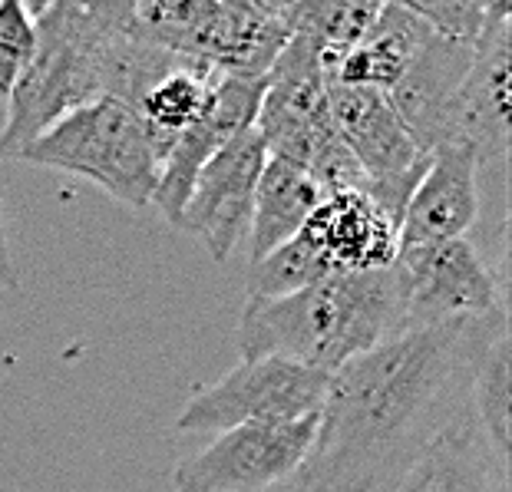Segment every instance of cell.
Here are the masks:
<instances>
[{
    "label": "cell",
    "mask_w": 512,
    "mask_h": 492,
    "mask_svg": "<svg viewBox=\"0 0 512 492\" xmlns=\"http://www.w3.org/2000/svg\"><path fill=\"white\" fill-rule=\"evenodd\" d=\"M30 17L37 27V50L7 100L0 159H17V152L53 123L103 96V4H34Z\"/></svg>",
    "instance_id": "3"
},
{
    "label": "cell",
    "mask_w": 512,
    "mask_h": 492,
    "mask_svg": "<svg viewBox=\"0 0 512 492\" xmlns=\"http://www.w3.org/2000/svg\"><path fill=\"white\" fill-rule=\"evenodd\" d=\"M301 235L311 238L334 275L390 268L400 245V225L367 192L357 189L324 195Z\"/></svg>",
    "instance_id": "15"
},
{
    "label": "cell",
    "mask_w": 512,
    "mask_h": 492,
    "mask_svg": "<svg viewBox=\"0 0 512 492\" xmlns=\"http://www.w3.org/2000/svg\"><path fill=\"white\" fill-rule=\"evenodd\" d=\"M427 37L430 27L407 4H384L370 34L331 67L328 83L387 93L400 80V73L410 67Z\"/></svg>",
    "instance_id": "18"
},
{
    "label": "cell",
    "mask_w": 512,
    "mask_h": 492,
    "mask_svg": "<svg viewBox=\"0 0 512 492\" xmlns=\"http://www.w3.org/2000/svg\"><path fill=\"white\" fill-rule=\"evenodd\" d=\"M384 4L374 0H301L288 4V27L318 50L324 73L361 43Z\"/></svg>",
    "instance_id": "21"
},
{
    "label": "cell",
    "mask_w": 512,
    "mask_h": 492,
    "mask_svg": "<svg viewBox=\"0 0 512 492\" xmlns=\"http://www.w3.org/2000/svg\"><path fill=\"white\" fill-rule=\"evenodd\" d=\"M337 278L324 255L311 245L308 235H294L291 242L275 248L252 265V281H248V298H285V294L304 291L311 284Z\"/></svg>",
    "instance_id": "23"
},
{
    "label": "cell",
    "mask_w": 512,
    "mask_h": 492,
    "mask_svg": "<svg viewBox=\"0 0 512 492\" xmlns=\"http://www.w3.org/2000/svg\"><path fill=\"white\" fill-rule=\"evenodd\" d=\"M407 304L394 265L337 275L285 298H248L235 344L242 360L281 357L337 374L354 357L407 331Z\"/></svg>",
    "instance_id": "2"
},
{
    "label": "cell",
    "mask_w": 512,
    "mask_h": 492,
    "mask_svg": "<svg viewBox=\"0 0 512 492\" xmlns=\"http://www.w3.org/2000/svg\"><path fill=\"white\" fill-rule=\"evenodd\" d=\"M17 268H14V255H10V238H7V225H4V212H0V288H17Z\"/></svg>",
    "instance_id": "26"
},
{
    "label": "cell",
    "mask_w": 512,
    "mask_h": 492,
    "mask_svg": "<svg viewBox=\"0 0 512 492\" xmlns=\"http://www.w3.org/2000/svg\"><path fill=\"white\" fill-rule=\"evenodd\" d=\"M506 311L486 321L417 324L331 374L301 492H390L433 436L456 423L453 387Z\"/></svg>",
    "instance_id": "1"
},
{
    "label": "cell",
    "mask_w": 512,
    "mask_h": 492,
    "mask_svg": "<svg viewBox=\"0 0 512 492\" xmlns=\"http://www.w3.org/2000/svg\"><path fill=\"white\" fill-rule=\"evenodd\" d=\"M268 162V149L252 129L228 139L215 156L205 162L192 195L185 202L179 228L192 232L209 248L215 265H225L232 251L248 238L255 209V189L261 169Z\"/></svg>",
    "instance_id": "12"
},
{
    "label": "cell",
    "mask_w": 512,
    "mask_h": 492,
    "mask_svg": "<svg viewBox=\"0 0 512 492\" xmlns=\"http://www.w3.org/2000/svg\"><path fill=\"white\" fill-rule=\"evenodd\" d=\"M473 67V47L427 37L410 67L387 90V100L407 126V133L423 152H433L446 139V119L460 93L466 73Z\"/></svg>",
    "instance_id": "16"
},
{
    "label": "cell",
    "mask_w": 512,
    "mask_h": 492,
    "mask_svg": "<svg viewBox=\"0 0 512 492\" xmlns=\"http://www.w3.org/2000/svg\"><path fill=\"white\" fill-rule=\"evenodd\" d=\"M328 103L337 136L364 176V192L400 225L410 192L430 166V152L413 142L387 93L328 83Z\"/></svg>",
    "instance_id": "8"
},
{
    "label": "cell",
    "mask_w": 512,
    "mask_h": 492,
    "mask_svg": "<svg viewBox=\"0 0 512 492\" xmlns=\"http://www.w3.org/2000/svg\"><path fill=\"white\" fill-rule=\"evenodd\" d=\"M265 80L255 133L265 142L268 156L301 166L328 195L347 189L364 192L361 169L334 129L328 73L318 50L291 34Z\"/></svg>",
    "instance_id": "6"
},
{
    "label": "cell",
    "mask_w": 512,
    "mask_h": 492,
    "mask_svg": "<svg viewBox=\"0 0 512 492\" xmlns=\"http://www.w3.org/2000/svg\"><path fill=\"white\" fill-rule=\"evenodd\" d=\"M470 413L473 430L493 463L496 476L509 486V430H512V341L509 321H499L479 344L470 364Z\"/></svg>",
    "instance_id": "17"
},
{
    "label": "cell",
    "mask_w": 512,
    "mask_h": 492,
    "mask_svg": "<svg viewBox=\"0 0 512 492\" xmlns=\"http://www.w3.org/2000/svg\"><path fill=\"white\" fill-rule=\"evenodd\" d=\"M394 271L407 304V324L486 321L506 311L503 278L470 238L397 248Z\"/></svg>",
    "instance_id": "9"
},
{
    "label": "cell",
    "mask_w": 512,
    "mask_h": 492,
    "mask_svg": "<svg viewBox=\"0 0 512 492\" xmlns=\"http://www.w3.org/2000/svg\"><path fill=\"white\" fill-rule=\"evenodd\" d=\"M37 50V27L24 0H0V100H10Z\"/></svg>",
    "instance_id": "24"
},
{
    "label": "cell",
    "mask_w": 512,
    "mask_h": 492,
    "mask_svg": "<svg viewBox=\"0 0 512 492\" xmlns=\"http://www.w3.org/2000/svg\"><path fill=\"white\" fill-rule=\"evenodd\" d=\"M324 192L301 166L288 159L268 156L255 189L252 225H248V261L258 265L275 248L291 242L304 222L324 202Z\"/></svg>",
    "instance_id": "20"
},
{
    "label": "cell",
    "mask_w": 512,
    "mask_h": 492,
    "mask_svg": "<svg viewBox=\"0 0 512 492\" xmlns=\"http://www.w3.org/2000/svg\"><path fill=\"white\" fill-rule=\"evenodd\" d=\"M390 492H509L479 443L473 420H456L423 446Z\"/></svg>",
    "instance_id": "19"
},
{
    "label": "cell",
    "mask_w": 512,
    "mask_h": 492,
    "mask_svg": "<svg viewBox=\"0 0 512 492\" xmlns=\"http://www.w3.org/2000/svg\"><path fill=\"white\" fill-rule=\"evenodd\" d=\"M172 139L156 133L133 106L100 96L73 109L47 133L17 152L20 162L73 172L96 182L110 199L146 209L152 205Z\"/></svg>",
    "instance_id": "4"
},
{
    "label": "cell",
    "mask_w": 512,
    "mask_h": 492,
    "mask_svg": "<svg viewBox=\"0 0 512 492\" xmlns=\"http://www.w3.org/2000/svg\"><path fill=\"white\" fill-rule=\"evenodd\" d=\"M331 374L291 364L281 357L238 360L225 377L192 390L176 433H225L245 423H294L318 417Z\"/></svg>",
    "instance_id": "7"
},
{
    "label": "cell",
    "mask_w": 512,
    "mask_h": 492,
    "mask_svg": "<svg viewBox=\"0 0 512 492\" xmlns=\"http://www.w3.org/2000/svg\"><path fill=\"white\" fill-rule=\"evenodd\" d=\"M225 73H219L209 63L199 60H182L179 67H172L152 90L139 100L136 113L156 129V133L176 139L185 133L195 119L205 113L215 86H219Z\"/></svg>",
    "instance_id": "22"
},
{
    "label": "cell",
    "mask_w": 512,
    "mask_h": 492,
    "mask_svg": "<svg viewBox=\"0 0 512 492\" xmlns=\"http://www.w3.org/2000/svg\"><path fill=\"white\" fill-rule=\"evenodd\" d=\"M479 215V162L463 142H443L430 152V166L400 218V245H430L466 238Z\"/></svg>",
    "instance_id": "14"
},
{
    "label": "cell",
    "mask_w": 512,
    "mask_h": 492,
    "mask_svg": "<svg viewBox=\"0 0 512 492\" xmlns=\"http://www.w3.org/2000/svg\"><path fill=\"white\" fill-rule=\"evenodd\" d=\"M126 24L139 40L228 76H268L291 40L288 4L261 0H139L126 4Z\"/></svg>",
    "instance_id": "5"
},
{
    "label": "cell",
    "mask_w": 512,
    "mask_h": 492,
    "mask_svg": "<svg viewBox=\"0 0 512 492\" xmlns=\"http://www.w3.org/2000/svg\"><path fill=\"white\" fill-rule=\"evenodd\" d=\"M265 76H222L215 86L205 113L195 123L172 139L166 166L156 192H152V205L166 222L179 225L185 202L192 195V185L199 179L202 166L219 152L228 139L255 126L261 96H265Z\"/></svg>",
    "instance_id": "13"
},
{
    "label": "cell",
    "mask_w": 512,
    "mask_h": 492,
    "mask_svg": "<svg viewBox=\"0 0 512 492\" xmlns=\"http://www.w3.org/2000/svg\"><path fill=\"white\" fill-rule=\"evenodd\" d=\"M509 83H512V7L489 4L486 27L473 47V67L456 93L443 142H463L479 169L506 166L509 156Z\"/></svg>",
    "instance_id": "11"
},
{
    "label": "cell",
    "mask_w": 512,
    "mask_h": 492,
    "mask_svg": "<svg viewBox=\"0 0 512 492\" xmlns=\"http://www.w3.org/2000/svg\"><path fill=\"white\" fill-rule=\"evenodd\" d=\"M423 24L430 27L433 37H443L463 47H476L479 34L486 27L489 4L479 0H456V4H407Z\"/></svg>",
    "instance_id": "25"
},
{
    "label": "cell",
    "mask_w": 512,
    "mask_h": 492,
    "mask_svg": "<svg viewBox=\"0 0 512 492\" xmlns=\"http://www.w3.org/2000/svg\"><path fill=\"white\" fill-rule=\"evenodd\" d=\"M318 417L245 423L219 433L176 466V492H265L288 483L311 453Z\"/></svg>",
    "instance_id": "10"
}]
</instances>
